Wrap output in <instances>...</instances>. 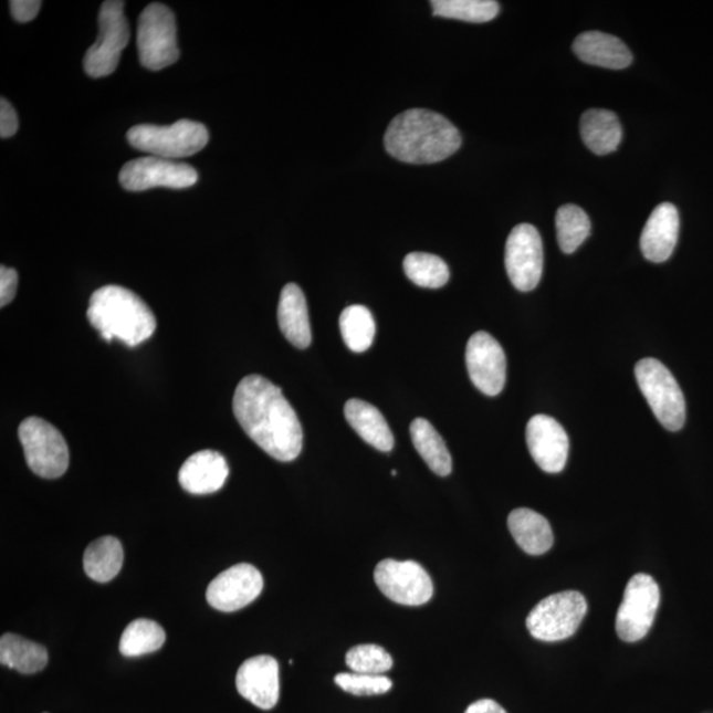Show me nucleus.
Listing matches in <instances>:
<instances>
[{"instance_id": "f257e3e1", "label": "nucleus", "mask_w": 713, "mask_h": 713, "mask_svg": "<svg viewBox=\"0 0 713 713\" xmlns=\"http://www.w3.org/2000/svg\"><path fill=\"white\" fill-rule=\"evenodd\" d=\"M233 411L248 437L277 461L289 463L302 452L303 428L280 387L262 376L238 384Z\"/></svg>"}, {"instance_id": "f03ea898", "label": "nucleus", "mask_w": 713, "mask_h": 713, "mask_svg": "<svg viewBox=\"0 0 713 713\" xmlns=\"http://www.w3.org/2000/svg\"><path fill=\"white\" fill-rule=\"evenodd\" d=\"M461 146L458 127L443 115L411 108L391 120L385 134L387 154L410 165H432L450 158Z\"/></svg>"}, {"instance_id": "7ed1b4c3", "label": "nucleus", "mask_w": 713, "mask_h": 713, "mask_svg": "<svg viewBox=\"0 0 713 713\" xmlns=\"http://www.w3.org/2000/svg\"><path fill=\"white\" fill-rule=\"evenodd\" d=\"M87 318L105 342L118 338L128 346L147 342L156 331L151 308L135 292L120 285H105L95 291Z\"/></svg>"}, {"instance_id": "20e7f679", "label": "nucleus", "mask_w": 713, "mask_h": 713, "mask_svg": "<svg viewBox=\"0 0 713 713\" xmlns=\"http://www.w3.org/2000/svg\"><path fill=\"white\" fill-rule=\"evenodd\" d=\"M127 140L139 151L176 160L188 158L206 148L209 133L200 122L180 119L171 126H134L127 133Z\"/></svg>"}, {"instance_id": "39448f33", "label": "nucleus", "mask_w": 713, "mask_h": 713, "mask_svg": "<svg viewBox=\"0 0 713 713\" xmlns=\"http://www.w3.org/2000/svg\"><path fill=\"white\" fill-rule=\"evenodd\" d=\"M635 371L638 386L660 423L672 432L682 430L685 400L671 371L656 358L641 359Z\"/></svg>"}, {"instance_id": "423d86ee", "label": "nucleus", "mask_w": 713, "mask_h": 713, "mask_svg": "<svg viewBox=\"0 0 713 713\" xmlns=\"http://www.w3.org/2000/svg\"><path fill=\"white\" fill-rule=\"evenodd\" d=\"M140 64L149 71H161L180 57L178 30L174 12L167 6L153 3L140 13L137 32Z\"/></svg>"}, {"instance_id": "0eeeda50", "label": "nucleus", "mask_w": 713, "mask_h": 713, "mask_svg": "<svg viewBox=\"0 0 713 713\" xmlns=\"http://www.w3.org/2000/svg\"><path fill=\"white\" fill-rule=\"evenodd\" d=\"M19 440L27 464L40 478L59 479L70 466V448L63 434L44 419H24L19 426Z\"/></svg>"}, {"instance_id": "6e6552de", "label": "nucleus", "mask_w": 713, "mask_h": 713, "mask_svg": "<svg viewBox=\"0 0 713 713\" xmlns=\"http://www.w3.org/2000/svg\"><path fill=\"white\" fill-rule=\"evenodd\" d=\"M588 604L577 590H565L543 599L527 616L526 627L536 640H567L580 628Z\"/></svg>"}, {"instance_id": "1a4fd4ad", "label": "nucleus", "mask_w": 713, "mask_h": 713, "mask_svg": "<svg viewBox=\"0 0 713 713\" xmlns=\"http://www.w3.org/2000/svg\"><path fill=\"white\" fill-rule=\"evenodd\" d=\"M125 2L107 0L101 7L98 24L99 35L84 57V70L92 78L111 76L117 70L130 29L125 17Z\"/></svg>"}, {"instance_id": "9d476101", "label": "nucleus", "mask_w": 713, "mask_h": 713, "mask_svg": "<svg viewBox=\"0 0 713 713\" xmlns=\"http://www.w3.org/2000/svg\"><path fill=\"white\" fill-rule=\"evenodd\" d=\"M661 593L653 577L637 574L625 588L623 599L618 608L616 631L625 642H638L647 637L653 627Z\"/></svg>"}, {"instance_id": "9b49d317", "label": "nucleus", "mask_w": 713, "mask_h": 713, "mask_svg": "<svg viewBox=\"0 0 713 713\" xmlns=\"http://www.w3.org/2000/svg\"><path fill=\"white\" fill-rule=\"evenodd\" d=\"M119 181L130 192L153 188L185 189L199 181V174L187 162L143 156L126 162L120 169Z\"/></svg>"}, {"instance_id": "f8f14e48", "label": "nucleus", "mask_w": 713, "mask_h": 713, "mask_svg": "<svg viewBox=\"0 0 713 713\" xmlns=\"http://www.w3.org/2000/svg\"><path fill=\"white\" fill-rule=\"evenodd\" d=\"M375 580L380 593L400 606H424L432 599L431 577L417 562L385 559L376 567Z\"/></svg>"}, {"instance_id": "ddd939ff", "label": "nucleus", "mask_w": 713, "mask_h": 713, "mask_svg": "<svg viewBox=\"0 0 713 713\" xmlns=\"http://www.w3.org/2000/svg\"><path fill=\"white\" fill-rule=\"evenodd\" d=\"M505 266L515 289L533 291L543 273L542 238L533 226L521 223L512 230L505 249Z\"/></svg>"}, {"instance_id": "4468645a", "label": "nucleus", "mask_w": 713, "mask_h": 713, "mask_svg": "<svg viewBox=\"0 0 713 713\" xmlns=\"http://www.w3.org/2000/svg\"><path fill=\"white\" fill-rule=\"evenodd\" d=\"M468 373L475 387L487 397L504 390L506 382V356L502 346L489 333L478 332L466 345Z\"/></svg>"}, {"instance_id": "2eb2a0df", "label": "nucleus", "mask_w": 713, "mask_h": 713, "mask_svg": "<svg viewBox=\"0 0 713 713\" xmlns=\"http://www.w3.org/2000/svg\"><path fill=\"white\" fill-rule=\"evenodd\" d=\"M260 569L248 563L230 567L214 577L207 589L209 606L221 612H235L253 602L262 594Z\"/></svg>"}, {"instance_id": "dca6fc26", "label": "nucleus", "mask_w": 713, "mask_h": 713, "mask_svg": "<svg viewBox=\"0 0 713 713\" xmlns=\"http://www.w3.org/2000/svg\"><path fill=\"white\" fill-rule=\"evenodd\" d=\"M529 453L542 471L559 473L565 470L569 452L568 434L552 417L535 416L526 427Z\"/></svg>"}, {"instance_id": "f3484780", "label": "nucleus", "mask_w": 713, "mask_h": 713, "mask_svg": "<svg viewBox=\"0 0 713 713\" xmlns=\"http://www.w3.org/2000/svg\"><path fill=\"white\" fill-rule=\"evenodd\" d=\"M237 691L261 710L274 709L280 701V663L270 656H256L244 661L237 671Z\"/></svg>"}, {"instance_id": "a211bd4d", "label": "nucleus", "mask_w": 713, "mask_h": 713, "mask_svg": "<svg viewBox=\"0 0 713 713\" xmlns=\"http://www.w3.org/2000/svg\"><path fill=\"white\" fill-rule=\"evenodd\" d=\"M229 465L226 458L216 451H200L182 464L179 471V482L190 494H212L226 485Z\"/></svg>"}, {"instance_id": "6ab92c4d", "label": "nucleus", "mask_w": 713, "mask_h": 713, "mask_svg": "<svg viewBox=\"0 0 713 713\" xmlns=\"http://www.w3.org/2000/svg\"><path fill=\"white\" fill-rule=\"evenodd\" d=\"M679 235L678 209L670 202L658 206L641 234V250L648 261L662 263L674 253Z\"/></svg>"}, {"instance_id": "aec40b11", "label": "nucleus", "mask_w": 713, "mask_h": 713, "mask_svg": "<svg viewBox=\"0 0 713 713\" xmlns=\"http://www.w3.org/2000/svg\"><path fill=\"white\" fill-rule=\"evenodd\" d=\"M574 52L584 63L608 70H623L633 61L627 44L600 31L584 32L577 36Z\"/></svg>"}, {"instance_id": "412c9836", "label": "nucleus", "mask_w": 713, "mask_h": 713, "mask_svg": "<svg viewBox=\"0 0 713 713\" xmlns=\"http://www.w3.org/2000/svg\"><path fill=\"white\" fill-rule=\"evenodd\" d=\"M277 322L285 338L298 349L308 348L312 342L307 301L295 283L282 290Z\"/></svg>"}, {"instance_id": "4be33fe9", "label": "nucleus", "mask_w": 713, "mask_h": 713, "mask_svg": "<svg viewBox=\"0 0 713 713\" xmlns=\"http://www.w3.org/2000/svg\"><path fill=\"white\" fill-rule=\"evenodd\" d=\"M345 418L366 443L380 452H390L394 437L389 424L377 407L361 399H349L345 405Z\"/></svg>"}, {"instance_id": "5701e85b", "label": "nucleus", "mask_w": 713, "mask_h": 713, "mask_svg": "<svg viewBox=\"0 0 713 713\" xmlns=\"http://www.w3.org/2000/svg\"><path fill=\"white\" fill-rule=\"evenodd\" d=\"M507 526L513 538L528 555H543L554 545L553 528L548 521L532 508H515L508 515Z\"/></svg>"}, {"instance_id": "b1692460", "label": "nucleus", "mask_w": 713, "mask_h": 713, "mask_svg": "<svg viewBox=\"0 0 713 713\" xmlns=\"http://www.w3.org/2000/svg\"><path fill=\"white\" fill-rule=\"evenodd\" d=\"M580 133L586 146L596 155L615 153L622 140L620 119L604 108H593L583 114Z\"/></svg>"}, {"instance_id": "393cba45", "label": "nucleus", "mask_w": 713, "mask_h": 713, "mask_svg": "<svg viewBox=\"0 0 713 713\" xmlns=\"http://www.w3.org/2000/svg\"><path fill=\"white\" fill-rule=\"evenodd\" d=\"M124 566V547L115 536H102L86 547L85 574L97 583H107L119 574Z\"/></svg>"}, {"instance_id": "a878e982", "label": "nucleus", "mask_w": 713, "mask_h": 713, "mask_svg": "<svg viewBox=\"0 0 713 713\" xmlns=\"http://www.w3.org/2000/svg\"><path fill=\"white\" fill-rule=\"evenodd\" d=\"M0 663L20 674H36L48 664V651L40 643L6 633L0 638Z\"/></svg>"}, {"instance_id": "bb28decb", "label": "nucleus", "mask_w": 713, "mask_h": 713, "mask_svg": "<svg viewBox=\"0 0 713 713\" xmlns=\"http://www.w3.org/2000/svg\"><path fill=\"white\" fill-rule=\"evenodd\" d=\"M410 433L413 447L426 461L428 468L441 478L451 474V453L434 427L428 420L418 418L411 423Z\"/></svg>"}, {"instance_id": "cd10ccee", "label": "nucleus", "mask_w": 713, "mask_h": 713, "mask_svg": "<svg viewBox=\"0 0 713 713\" xmlns=\"http://www.w3.org/2000/svg\"><path fill=\"white\" fill-rule=\"evenodd\" d=\"M166 642V631L158 622L139 618L127 625L119 641L122 656L128 658L155 653Z\"/></svg>"}, {"instance_id": "c85d7f7f", "label": "nucleus", "mask_w": 713, "mask_h": 713, "mask_svg": "<svg viewBox=\"0 0 713 713\" xmlns=\"http://www.w3.org/2000/svg\"><path fill=\"white\" fill-rule=\"evenodd\" d=\"M339 329L345 345L352 352L364 353L375 342L377 327L368 308L364 305H350L339 316Z\"/></svg>"}, {"instance_id": "c756f323", "label": "nucleus", "mask_w": 713, "mask_h": 713, "mask_svg": "<svg viewBox=\"0 0 713 713\" xmlns=\"http://www.w3.org/2000/svg\"><path fill=\"white\" fill-rule=\"evenodd\" d=\"M431 7L434 17L470 23L491 22L500 12V4L493 0H432Z\"/></svg>"}, {"instance_id": "7c9ffc66", "label": "nucleus", "mask_w": 713, "mask_h": 713, "mask_svg": "<svg viewBox=\"0 0 713 713\" xmlns=\"http://www.w3.org/2000/svg\"><path fill=\"white\" fill-rule=\"evenodd\" d=\"M403 269L412 283L437 290L450 281V268L441 258L428 253H411L405 258Z\"/></svg>"}, {"instance_id": "2f4dec72", "label": "nucleus", "mask_w": 713, "mask_h": 713, "mask_svg": "<svg viewBox=\"0 0 713 713\" xmlns=\"http://www.w3.org/2000/svg\"><path fill=\"white\" fill-rule=\"evenodd\" d=\"M556 235L566 254H573L590 234V220L580 207L563 206L556 212Z\"/></svg>"}, {"instance_id": "473e14b6", "label": "nucleus", "mask_w": 713, "mask_h": 713, "mask_svg": "<svg viewBox=\"0 0 713 713\" xmlns=\"http://www.w3.org/2000/svg\"><path fill=\"white\" fill-rule=\"evenodd\" d=\"M346 664L357 674L384 675L392 668V658L378 644H358L348 651Z\"/></svg>"}, {"instance_id": "72a5a7b5", "label": "nucleus", "mask_w": 713, "mask_h": 713, "mask_svg": "<svg viewBox=\"0 0 713 713\" xmlns=\"http://www.w3.org/2000/svg\"><path fill=\"white\" fill-rule=\"evenodd\" d=\"M339 689L357 696L382 695L392 688L390 678L385 675L357 674V672H342L335 678Z\"/></svg>"}, {"instance_id": "f704fd0d", "label": "nucleus", "mask_w": 713, "mask_h": 713, "mask_svg": "<svg viewBox=\"0 0 713 713\" xmlns=\"http://www.w3.org/2000/svg\"><path fill=\"white\" fill-rule=\"evenodd\" d=\"M18 290L17 270L2 266L0 268V307H6L13 301Z\"/></svg>"}, {"instance_id": "c9c22d12", "label": "nucleus", "mask_w": 713, "mask_h": 713, "mask_svg": "<svg viewBox=\"0 0 713 713\" xmlns=\"http://www.w3.org/2000/svg\"><path fill=\"white\" fill-rule=\"evenodd\" d=\"M19 128L18 114L9 101H0V137L11 138Z\"/></svg>"}, {"instance_id": "e433bc0d", "label": "nucleus", "mask_w": 713, "mask_h": 713, "mask_svg": "<svg viewBox=\"0 0 713 713\" xmlns=\"http://www.w3.org/2000/svg\"><path fill=\"white\" fill-rule=\"evenodd\" d=\"M42 4L40 0H12L10 2V10L17 22L29 23L38 17Z\"/></svg>"}, {"instance_id": "4c0bfd02", "label": "nucleus", "mask_w": 713, "mask_h": 713, "mask_svg": "<svg viewBox=\"0 0 713 713\" xmlns=\"http://www.w3.org/2000/svg\"><path fill=\"white\" fill-rule=\"evenodd\" d=\"M465 713H507L497 702L492 699H481L468 707Z\"/></svg>"}]
</instances>
